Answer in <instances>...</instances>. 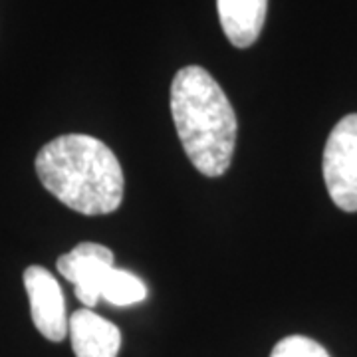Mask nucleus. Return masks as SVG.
I'll use <instances>...</instances> for the list:
<instances>
[{"label":"nucleus","mask_w":357,"mask_h":357,"mask_svg":"<svg viewBox=\"0 0 357 357\" xmlns=\"http://www.w3.org/2000/svg\"><path fill=\"white\" fill-rule=\"evenodd\" d=\"M40 183L68 208L98 217L117 211L126 177L115 153L91 135L70 133L46 143L36 155Z\"/></svg>","instance_id":"1"},{"label":"nucleus","mask_w":357,"mask_h":357,"mask_svg":"<svg viewBox=\"0 0 357 357\" xmlns=\"http://www.w3.org/2000/svg\"><path fill=\"white\" fill-rule=\"evenodd\" d=\"M171 115L185 155L204 177L229 171L238 121L218 82L201 66H185L171 84Z\"/></svg>","instance_id":"2"},{"label":"nucleus","mask_w":357,"mask_h":357,"mask_svg":"<svg viewBox=\"0 0 357 357\" xmlns=\"http://www.w3.org/2000/svg\"><path fill=\"white\" fill-rule=\"evenodd\" d=\"M324 181L332 201L345 213L357 211V114L332 129L324 149Z\"/></svg>","instance_id":"3"},{"label":"nucleus","mask_w":357,"mask_h":357,"mask_svg":"<svg viewBox=\"0 0 357 357\" xmlns=\"http://www.w3.org/2000/svg\"><path fill=\"white\" fill-rule=\"evenodd\" d=\"M58 272L74 284L76 298L86 307H96L102 300L105 278L114 264V252L98 243H82L56 262Z\"/></svg>","instance_id":"4"},{"label":"nucleus","mask_w":357,"mask_h":357,"mask_svg":"<svg viewBox=\"0 0 357 357\" xmlns=\"http://www.w3.org/2000/svg\"><path fill=\"white\" fill-rule=\"evenodd\" d=\"M24 288L36 330L50 342L68 337L70 318L66 316L64 292L54 274L42 266L26 268Z\"/></svg>","instance_id":"5"},{"label":"nucleus","mask_w":357,"mask_h":357,"mask_svg":"<svg viewBox=\"0 0 357 357\" xmlns=\"http://www.w3.org/2000/svg\"><path fill=\"white\" fill-rule=\"evenodd\" d=\"M68 335L76 357H117L121 347V333L117 326L89 307L72 314Z\"/></svg>","instance_id":"6"},{"label":"nucleus","mask_w":357,"mask_h":357,"mask_svg":"<svg viewBox=\"0 0 357 357\" xmlns=\"http://www.w3.org/2000/svg\"><path fill=\"white\" fill-rule=\"evenodd\" d=\"M220 26L236 48L252 46L266 20L268 0H217Z\"/></svg>","instance_id":"7"},{"label":"nucleus","mask_w":357,"mask_h":357,"mask_svg":"<svg viewBox=\"0 0 357 357\" xmlns=\"http://www.w3.org/2000/svg\"><path fill=\"white\" fill-rule=\"evenodd\" d=\"M147 298L145 282L121 268H112L102 290V300L114 306H133Z\"/></svg>","instance_id":"8"},{"label":"nucleus","mask_w":357,"mask_h":357,"mask_svg":"<svg viewBox=\"0 0 357 357\" xmlns=\"http://www.w3.org/2000/svg\"><path fill=\"white\" fill-rule=\"evenodd\" d=\"M270 357H330V354L324 349V345L310 337L290 335L276 344Z\"/></svg>","instance_id":"9"}]
</instances>
